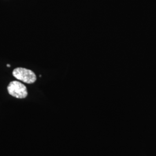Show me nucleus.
<instances>
[{
  "mask_svg": "<svg viewBox=\"0 0 156 156\" xmlns=\"http://www.w3.org/2000/svg\"><path fill=\"white\" fill-rule=\"evenodd\" d=\"M12 73L15 78L26 83H33L37 80V76L33 71L26 68H17Z\"/></svg>",
  "mask_w": 156,
  "mask_h": 156,
  "instance_id": "f257e3e1",
  "label": "nucleus"
},
{
  "mask_svg": "<svg viewBox=\"0 0 156 156\" xmlns=\"http://www.w3.org/2000/svg\"><path fill=\"white\" fill-rule=\"evenodd\" d=\"M8 91L9 94L17 98H25L28 91L26 87L20 82L12 81L8 86Z\"/></svg>",
  "mask_w": 156,
  "mask_h": 156,
  "instance_id": "f03ea898",
  "label": "nucleus"
},
{
  "mask_svg": "<svg viewBox=\"0 0 156 156\" xmlns=\"http://www.w3.org/2000/svg\"><path fill=\"white\" fill-rule=\"evenodd\" d=\"M6 66H7V67H11V66H10V65H9V64H7V65H6Z\"/></svg>",
  "mask_w": 156,
  "mask_h": 156,
  "instance_id": "7ed1b4c3",
  "label": "nucleus"
}]
</instances>
